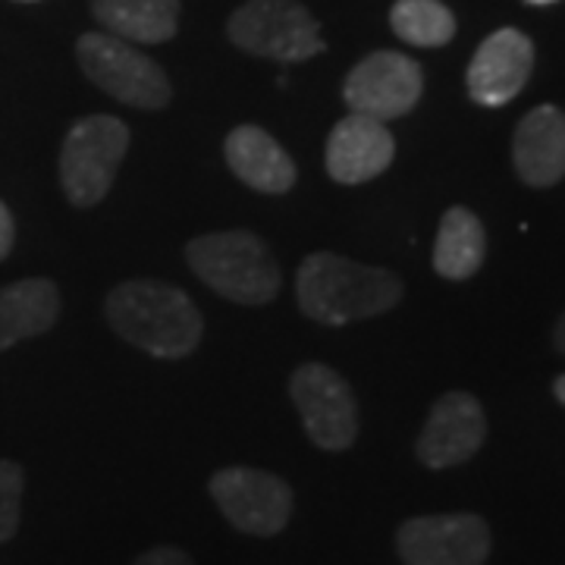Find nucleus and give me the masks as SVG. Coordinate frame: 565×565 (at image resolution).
Masks as SVG:
<instances>
[{"mask_svg":"<svg viewBox=\"0 0 565 565\" xmlns=\"http://www.w3.org/2000/svg\"><path fill=\"white\" fill-rule=\"evenodd\" d=\"M104 315L117 337L154 359H185L202 343V311L182 289L163 280L120 282L107 296Z\"/></svg>","mask_w":565,"mask_h":565,"instance_id":"1","label":"nucleus"},{"mask_svg":"<svg viewBox=\"0 0 565 565\" xmlns=\"http://www.w3.org/2000/svg\"><path fill=\"white\" fill-rule=\"evenodd\" d=\"M296 296L302 315L311 321L340 327L396 308L403 299V282L384 267H367L333 252H318L308 255L299 267Z\"/></svg>","mask_w":565,"mask_h":565,"instance_id":"2","label":"nucleus"},{"mask_svg":"<svg viewBox=\"0 0 565 565\" xmlns=\"http://www.w3.org/2000/svg\"><path fill=\"white\" fill-rule=\"evenodd\" d=\"M185 262L223 299L239 305H267L280 292V264L262 236L248 230L207 233L192 239Z\"/></svg>","mask_w":565,"mask_h":565,"instance_id":"3","label":"nucleus"},{"mask_svg":"<svg viewBox=\"0 0 565 565\" xmlns=\"http://www.w3.org/2000/svg\"><path fill=\"white\" fill-rule=\"evenodd\" d=\"M82 73L102 92L139 110H163L173 88L158 63L110 32H88L76 44Z\"/></svg>","mask_w":565,"mask_h":565,"instance_id":"4","label":"nucleus"},{"mask_svg":"<svg viewBox=\"0 0 565 565\" xmlns=\"http://www.w3.org/2000/svg\"><path fill=\"white\" fill-rule=\"evenodd\" d=\"M129 148L126 122L107 114L79 120L63 139L61 182L76 207H92L110 192Z\"/></svg>","mask_w":565,"mask_h":565,"instance_id":"5","label":"nucleus"},{"mask_svg":"<svg viewBox=\"0 0 565 565\" xmlns=\"http://www.w3.org/2000/svg\"><path fill=\"white\" fill-rule=\"evenodd\" d=\"M226 32L236 47L267 61H308L327 47L321 25L299 0H245Z\"/></svg>","mask_w":565,"mask_h":565,"instance_id":"6","label":"nucleus"},{"mask_svg":"<svg viewBox=\"0 0 565 565\" xmlns=\"http://www.w3.org/2000/svg\"><path fill=\"white\" fill-rule=\"evenodd\" d=\"M289 396L302 418L305 434L327 452H343L359 437V405L352 386L321 362L296 367Z\"/></svg>","mask_w":565,"mask_h":565,"instance_id":"7","label":"nucleus"},{"mask_svg":"<svg viewBox=\"0 0 565 565\" xmlns=\"http://www.w3.org/2000/svg\"><path fill=\"white\" fill-rule=\"evenodd\" d=\"M211 497L230 525L255 537L280 534L292 515V487L262 468H221L211 478Z\"/></svg>","mask_w":565,"mask_h":565,"instance_id":"8","label":"nucleus"},{"mask_svg":"<svg viewBox=\"0 0 565 565\" xmlns=\"http://www.w3.org/2000/svg\"><path fill=\"white\" fill-rule=\"evenodd\" d=\"M490 544V527L475 512L418 515L396 531L403 565H484Z\"/></svg>","mask_w":565,"mask_h":565,"instance_id":"9","label":"nucleus"},{"mask_svg":"<svg viewBox=\"0 0 565 565\" xmlns=\"http://www.w3.org/2000/svg\"><path fill=\"white\" fill-rule=\"evenodd\" d=\"M422 88L424 76L418 63L396 51H377L345 76L343 98L352 114L386 122L405 117L422 98Z\"/></svg>","mask_w":565,"mask_h":565,"instance_id":"10","label":"nucleus"},{"mask_svg":"<svg viewBox=\"0 0 565 565\" xmlns=\"http://www.w3.org/2000/svg\"><path fill=\"white\" fill-rule=\"evenodd\" d=\"M484 405L465 390H452V393L440 396L430 408L422 437L415 444V452H418L422 465L434 468V471H444L452 465L468 462L484 446Z\"/></svg>","mask_w":565,"mask_h":565,"instance_id":"11","label":"nucleus"},{"mask_svg":"<svg viewBox=\"0 0 565 565\" xmlns=\"http://www.w3.org/2000/svg\"><path fill=\"white\" fill-rule=\"evenodd\" d=\"M534 44L519 29H500L468 63V95L484 107H503L531 79Z\"/></svg>","mask_w":565,"mask_h":565,"instance_id":"12","label":"nucleus"},{"mask_svg":"<svg viewBox=\"0 0 565 565\" xmlns=\"http://www.w3.org/2000/svg\"><path fill=\"white\" fill-rule=\"evenodd\" d=\"M393 154L396 141L386 122L349 114L333 126L327 139V173L343 185H359L381 177L393 163Z\"/></svg>","mask_w":565,"mask_h":565,"instance_id":"13","label":"nucleus"},{"mask_svg":"<svg viewBox=\"0 0 565 565\" xmlns=\"http://www.w3.org/2000/svg\"><path fill=\"white\" fill-rule=\"evenodd\" d=\"M512 161L519 177L534 189L556 185L565 177V114L553 104L534 107L519 122L512 139Z\"/></svg>","mask_w":565,"mask_h":565,"instance_id":"14","label":"nucleus"},{"mask_svg":"<svg viewBox=\"0 0 565 565\" xmlns=\"http://www.w3.org/2000/svg\"><path fill=\"white\" fill-rule=\"evenodd\" d=\"M226 163L252 189L267 195H282L296 185V163L280 141L258 126H236L226 136Z\"/></svg>","mask_w":565,"mask_h":565,"instance_id":"15","label":"nucleus"},{"mask_svg":"<svg viewBox=\"0 0 565 565\" xmlns=\"http://www.w3.org/2000/svg\"><path fill=\"white\" fill-rule=\"evenodd\" d=\"M61 315V292L44 277L17 280L0 289V352L51 330Z\"/></svg>","mask_w":565,"mask_h":565,"instance_id":"16","label":"nucleus"},{"mask_svg":"<svg viewBox=\"0 0 565 565\" xmlns=\"http://www.w3.org/2000/svg\"><path fill=\"white\" fill-rule=\"evenodd\" d=\"M92 13L129 44H163L177 35L180 0H92Z\"/></svg>","mask_w":565,"mask_h":565,"instance_id":"17","label":"nucleus"},{"mask_svg":"<svg viewBox=\"0 0 565 565\" xmlns=\"http://www.w3.org/2000/svg\"><path fill=\"white\" fill-rule=\"evenodd\" d=\"M487 255L484 223L468 207H449L437 230L434 270L446 280H468L481 270Z\"/></svg>","mask_w":565,"mask_h":565,"instance_id":"18","label":"nucleus"},{"mask_svg":"<svg viewBox=\"0 0 565 565\" xmlns=\"http://www.w3.org/2000/svg\"><path fill=\"white\" fill-rule=\"evenodd\" d=\"M390 25L405 44L415 47H444L456 35V17L440 0H396Z\"/></svg>","mask_w":565,"mask_h":565,"instance_id":"19","label":"nucleus"},{"mask_svg":"<svg viewBox=\"0 0 565 565\" xmlns=\"http://www.w3.org/2000/svg\"><path fill=\"white\" fill-rule=\"evenodd\" d=\"M22 487H25V475L20 465L0 459V544H7L20 527Z\"/></svg>","mask_w":565,"mask_h":565,"instance_id":"20","label":"nucleus"},{"mask_svg":"<svg viewBox=\"0 0 565 565\" xmlns=\"http://www.w3.org/2000/svg\"><path fill=\"white\" fill-rule=\"evenodd\" d=\"M132 565H195L189 553H182L180 546H154V550H145L139 559Z\"/></svg>","mask_w":565,"mask_h":565,"instance_id":"21","label":"nucleus"},{"mask_svg":"<svg viewBox=\"0 0 565 565\" xmlns=\"http://www.w3.org/2000/svg\"><path fill=\"white\" fill-rule=\"evenodd\" d=\"M13 239H17V226H13V214H10V207L0 202V262L10 255V248H13Z\"/></svg>","mask_w":565,"mask_h":565,"instance_id":"22","label":"nucleus"},{"mask_svg":"<svg viewBox=\"0 0 565 565\" xmlns=\"http://www.w3.org/2000/svg\"><path fill=\"white\" fill-rule=\"evenodd\" d=\"M553 340H556V349L565 352V315L559 318V323H556V330H553Z\"/></svg>","mask_w":565,"mask_h":565,"instance_id":"23","label":"nucleus"},{"mask_svg":"<svg viewBox=\"0 0 565 565\" xmlns=\"http://www.w3.org/2000/svg\"><path fill=\"white\" fill-rule=\"evenodd\" d=\"M553 390H556V399L565 405V374L559 377V381H556V384H553Z\"/></svg>","mask_w":565,"mask_h":565,"instance_id":"24","label":"nucleus"},{"mask_svg":"<svg viewBox=\"0 0 565 565\" xmlns=\"http://www.w3.org/2000/svg\"><path fill=\"white\" fill-rule=\"evenodd\" d=\"M527 3H537V7H546V3H556V0H527Z\"/></svg>","mask_w":565,"mask_h":565,"instance_id":"25","label":"nucleus"},{"mask_svg":"<svg viewBox=\"0 0 565 565\" xmlns=\"http://www.w3.org/2000/svg\"><path fill=\"white\" fill-rule=\"evenodd\" d=\"M22 3H32V0H22Z\"/></svg>","mask_w":565,"mask_h":565,"instance_id":"26","label":"nucleus"}]
</instances>
